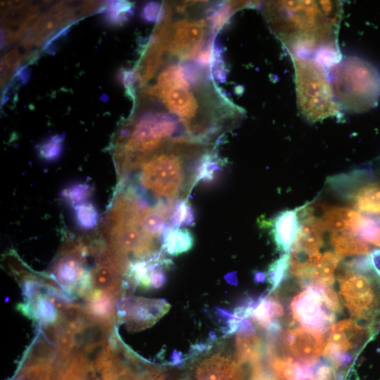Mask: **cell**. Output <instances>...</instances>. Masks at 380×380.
Masks as SVG:
<instances>
[{"mask_svg":"<svg viewBox=\"0 0 380 380\" xmlns=\"http://www.w3.org/2000/svg\"><path fill=\"white\" fill-rule=\"evenodd\" d=\"M210 69V63L180 59L160 51L150 78L155 82L141 94L153 99V107L177 121L189 139L216 146L223 134L244 118L245 111L222 93Z\"/></svg>","mask_w":380,"mask_h":380,"instance_id":"6da1fadb","label":"cell"},{"mask_svg":"<svg viewBox=\"0 0 380 380\" xmlns=\"http://www.w3.org/2000/svg\"><path fill=\"white\" fill-rule=\"evenodd\" d=\"M262 14L289 54L315 57L326 53L332 63L341 58L338 34L342 1H269Z\"/></svg>","mask_w":380,"mask_h":380,"instance_id":"7a4b0ae2","label":"cell"},{"mask_svg":"<svg viewBox=\"0 0 380 380\" xmlns=\"http://www.w3.org/2000/svg\"><path fill=\"white\" fill-rule=\"evenodd\" d=\"M215 146L193 141L171 142L148 156L136 170L135 184L127 187L148 201L175 204L196 184L202 157Z\"/></svg>","mask_w":380,"mask_h":380,"instance_id":"3957f363","label":"cell"},{"mask_svg":"<svg viewBox=\"0 0 380 380\" xmlns=\"http://www.w3.org/2000/svg\"><path fill=\"white\" fill-rule=\"evenodd\" d=\"M340 300L353 319L380 330V272L372 256L346 262L338 277Z\"/></svg>","mask_w":380,"mask_h":380,"instance_id":"277c9868","label":"cell"},{"mask_svg":"<svg viewBox=\"0 0 380 380\" xmlns=\"http://www.w3.org/2000/svg\"><path fill=\"white\" fill-rule=\"evenodd\" d=\"M332 91L340 109L362 113L374 108L380 97V75L367 61L342 57L328 72Z\"/></svg>","mask_w":380,"mask_h":380,"instance_id":"5b68a950","label":"cell"},{"mask_svg":"<svg viewBox=\"0 0 380 380\" xmlns=\"http://www.w3.org/2000/svg\"><path fill=\"white\" fill-rule=\"evenodd\" d=\"M291 56L300 115L309 123L339 115L341 109L335 100L328 71L322 61L312 56Z\"/></svg>","mask_w":380,"mask_h":380,"instance_id":"8992f818","label":"cell"},{"mask_svg":"<svg viewBox=\"0 0 380 380\" xmlns=\"http://www.w3.org/2000/svg\"><path fill=\"white\" fill-rule=\"evenodd\" d=\"M293 298L291 303L293 318L303 327L323 333L341 311L340 300L331 286L315 284Z\"/></svg>","mask_w":380,"mask_h":380,"instance_id":"52a82bcc","label":"cell"},{"mask_svg":"<svg viewBox=\"0 0 380 380\" xmlns=\"http://www.w3.org/2000/svg\"><path fill=\"white\" fill-rule=\"evenodd\" d=\"M329 329L323 355L336 367L351 360L379 331L355 319L341 320Z\"/></svg>","mask_w":380,"mask_h":380,"instance_id":"ba28073f","label":"cell"},{"mask_svg":"<svg viewBox=\"0 0 380 380\" xmlns=\"http://www.w3.org/2000/svg\"><path fill=\"white\" fill-rule=\"evenodd\" d=\"M283 350L289 357L314 365L323 355L326 339L323 333L305 327L286 330L282 336Z\"/></svg>","mask_w":380,"mask_h":380,"instance_id":"9c48e42d","label":"cell"},{"mask_svg":"<svg viewBox=\"0 0 380 380\" xmlns=\"http://www.w3.org/2000/svg\"><path fill=\"white\" fill-rule=\"evenodd\" d=\"M243 365L222 354L203 360L196 367L195 380H246Z\"/></svg>","mask_w":380,"mask_h":380,"instance_id":"30bf717a","label":"cell"},{"mask_svg":"<svg viewBox=\"0 0 380 380\" xmlns=\"http://www.w3.org/2000/svg\"><path fill=\"white\" fill-rule=\"evenodd\" d=\"M235 360L242 365H248L251 369L262 363V343L251 323L245 319L236 338Z\"/></svg>","mask_w":380,"mask_h":380,"instance_id":"8fae6325","label":"cell"},{"mask_svg":"<svg viewBox=\"0 0 380 380\" xmlns=\"http://www.w3.org/2000/svg\"><path fill=\"white\" fill-rule=\"evenodd\" d=\"M317 219L324 231H329L331 233L349 232L356 235L363 215L347 207L324 206L322 214Z\"/></svg>","mask_w":380,"mask_h":380,"instance_id":"7c38bea8","label":"cell"},{"mask_svg":"<svg viewBox=\"0 0 380 380\" xmlns=\"http://www.w3.org/2000/svg\"><path fill=\"white\" fill-rule=\"evenodd\" d=\"M129 303L127 320L137 329L153 324L170 308L166 301L160 299L137 298Z\"/></svg>","mask_w":380,"mask_h":380,"instance_id":"4fadbf2b","label":"cell"},{"mask_svg":"<svg viewBox=\"0 0 380 380\" xmlns=\"http://www.w3.org/2000/svg\"><path fill=\"white\" fill-rule=\"evenodd\" d=\"M298 210H288L279 213L272 223V235L277 248L288 253L300 229Z\"/></svg>","mask_w":380,"mask_h":380,"instance_id":"5bb4252c","label":"cell"},{"mask_svg":"<svg viewBox=\"0 0 380 380\" xmlns=\"http://www.w3.org/2000/svg\"><path fill=\"white\" fill-rule=\"evenodd\" d=\"M283 315L282 305L275 294L260 298L251 303L248 317L258 326L275 332L279 324L277 322Z\"/></svg>","mask_w":380,"mask_h":380,"instance_id":"9a60e30c","label":"cell"},{"mask_svg":"<svg viewBox=\"0 0 380 380\" xmlns=\"http://www.w3.org/2000/svg\"><path fill=\"white\" fill-rule=\"evenodd\" d=\"M53 266L56 278L63 284H74L82 275L84 248L80 245L67 248Z\"/></svg>","mask_w":380,"mask_h":380,"instance_id":"2e32d148","label":"cell"},{"mask_svg":"<svg viewBox=\"0 0 380 380\" xmlns=\"http://www.w3.org/2000/svg\"><path fill=\"white\" fill-rule=\"evenodd\" d=\"M273 372L280 380H310L313 365L305 364L286 355L268 353Z\"/></svg>","mask_w":380,"mask_h":380,"instance_id":"e0dca14e","label":"cell"},{"mask_svg":"<svg viewBox=\"0 0 380 380\" xmlns=\"http://www.w3.org/2000/svg\"><path fill=\"white\" fill-rule=\"evenodd\" d=\"M340 258L334 252L327 251L319 255L308 269L303 284H315L331 286L334 282L335 272Z\"/></svg>","mask_w":380,"mask_h":380,"instance_id":"ac0fdd59","label":"cell"},{"mask_svg":"<svg viewBox=\"0 0 380 380\" xmlns=\"http://www.w3.org/2000/svg\"><path fill=\"white\" fill-rule=\"evenodd\" d=\"M194 244V235L185 227H167L161 238L162 251L172 256L188 252Z\"/></svg>","mask_w":380,"mask_h":380,"instance_id":"d6986e66","label":"cell"},{"mask_svg":"<svg viewBox=\"0 0 380 380\" xmlns=\"http://www.w3.org/2000/svg\"><path fill=\"white\" fill-rule=\"evenodd\" d=\"M330 242L334 253L340 258L370 254L369 244L352 233L332 232L330 236Z\"/></svg>","mask_w":380,"mask_h":380,"instance_id":"ffe728a7","label":"cell"},{"mask_svg":"<svg viewBox=\"0 0 380 380\" xmlns=\"http://www.w3.org/2000/svg\"><path fill=\"white\" fill-rule=\"evenodd\" d=\"M224 161L213 148L207 152L201 159L195 174V184L203 182L211 184L222 172Z\"/></svg>","mask_w":380,"mask_h":380,"instance_id":"44dd1931","label":"cell"},{"mask_svg":"<svg viewBox=\"0 0 380 380\" xmlns=\"http://www.w3.org/2000/svg\"><path fill=\"white\" fill-rule=\"evenodd\" d=\"M75 222L82 230H91L99 223V211L91 201H87L72 207Z\"/></svg>","mask_w":380,"mask_h":380,"instance_id":"7402d4cb","label":"cell"},{"mask_svg":"<svg viewBox=\"0 0 380 380\" xmlns=\"http://www.w3.org/2000/svg\"><path fill=\"white\" fill-rule=\"evenodd\" d=\"M92 187L87 182L76 181L65 186L61 191L63 200L71 207L89 201Z\"/></svg>","mask_w":380,"mask_h":380,"instance_id":"603a6c76","label":"cell"},{"mask_svg":"<svg viewBox=\"0 0 380 380\" xmlns=\"http://www.w3.org/2000/svg\"><path fill=\"white\" fill-rule=\"evenodd\" d=\"M195 211L188 201L184 198L177 201L170 216V226L176 227H191L195 224Z\"/></svg>","mask_w":380,"mask_h":380,"instance_id":"cb8c5ba5","label":"cell"},{"mask_svg":"<svg viewBox=\"0 0 380 380\" xmlns=\"http://www.w3.org/2000/svg\"><path fill=\"white\" fill-rule=\"evenodd\" d=\"M118 270L110 264L101 261L94 270L92 281L94 285L102 289H115L118 282Z\"/></svg>","mask_w":380,"mask_h":380,"instance_id":"d4e9b609","label":"cell"},{"mask_svg":"<svg viewBox=\"0 0 380 380\" xmlns=\"http://www.w3.org/2000/svg\"><path fill=\"white\" fill-rule=\"evenodd\" d=\"M63 149V136L55 135L49 137L37 146L39 158L45 162L57 160Z\"/></svg>","mask_w":380,"mask_h":380,"instance_id":"484cf974","label":"cell"},{"mask_svg":"<svg viewBox=\"0 0 380 380\" xmlns=\"http://www.w3.org/2000/svg\"><path fill=\"white\" fill-rule=\"evenodd\" d=\"M289 253L283 254L272 263L268 270L267 279L272 286V291L280 284L284 279L289 265Z\"/></svg>","mask_w":380,"mask_h":380,"instance_id":"4316f807","label":"cell"},{"mask_svg":"<svg viewBox=\"0 0 380 380\" xmlns=\"http://www.w3.org/2000/svg\"><path fill=\"white\" fill-rule=\"evenodd\" d=\"M130 8L126 2L112 1L107 7L106 18L110 23H120L125 18Z\"/></svg>","mask_w":380,"mask_h":380,"instance_id":"83f0119b","label":"cell"},{"mask_svg":"<svg viewBox=\"0 0 380 380\" xmlns=\"http://www.w3.org/2000/svg\"><path fill=\"white\" fill-rule=\"evenodd\" d=\"M310 380H337L334 367L329 364H322L315 367Z\"/></svg>","mask_w":380,"mask_h":380,"instance_id":"f1b7e54d","label":"cell"},{"mask_svg":"<svg viewBox=\"0 0 380 380\" xmlns=\"http://www.w3.org/2000/svg\"><path fill=\"white\" fill-rule=\"evenodd\" d=\"M38 303L37 313L41 319H44L45 321L54 319L55 312L49 302L41 300Z\"/></svg>","mask_w":380,"mask_h":380,"instance_id":"f546056e","label":"cell"},{"mask_svg":"<svg viewBox=\"0 0 380 380\" xmlns=\"http://www.w3.org/2000/svg\"><path fill=\"white\" fill-rule=\"evenodd\" d=\"M251 380H280L271 372L265 369L263 365L254 369L251 372Z\"/></svg>","mask_w":380,"mask_h":380,"instance_id":"4dcf8cb0","label":"cell"}]
</instances>
